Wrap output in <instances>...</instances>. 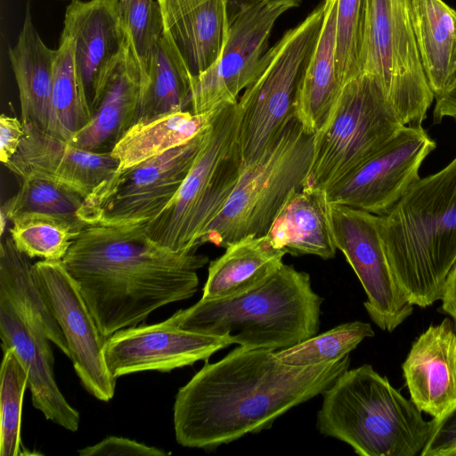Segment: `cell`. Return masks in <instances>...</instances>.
I'll use <instances>...</instances> for the list:
<instances>
[{"label":"cell","instance_id":"obj_24","mask_svg":"<svg viewBox=\"0 0 456 456\" xmlns=\"http://www.w3.org/2000/svg\"><path fill=\"white\" fill-rule=\"evenodd\" d=\"M56 55L57 50L50 49L41 39L28 10L9 58L19 90L21 121L45 131L51 112Z\"/></svg>","mask_w":456,"mask_h":456},{"label":"cell","instance_id":"obj_3","mask_svg":"<svg viewBox=\"0 0 456 456\" xmlns=\"http://www.w3.org/2000/svg\"><path fill=\"white\" fill-rule=\"evenodd\" d=\"M379 228L394 278L409 302L439 300L456 261V157L419 178L386 214Z\"/></svg>","mask_w":456,"mask_h":456},{"label":"cell","instance_id":"obj_29","mask_svg":"<svg viewBox=\"0 0 456 456\" xmlns=\"http://www.w3.org/2000/svg\"><path fill=\"white\" fill-rule=\"evenodd\" d=\"M212 113L183 110L134 123L110 151L118 161L116 173L188 142L208 126Z\"/></svg>","mask_w":456,"mask_h":456},{"label":"cell","instance_id":"obj_20","mask_svg":"<svg viewBox=\"0 0 456 456\" xmlns=\"http://www.w3.org/2000/svg\"><path fill=\"white\" fill-rule=\"evenodd\" d=\"M411 401L433 418L456 403V331L451 318L430 325L402 364Z\"/></svg>","mask_w":456,"mask_h":456},{"label":"cell","instance_id":"obj_25","mask_svg":"<svg viewBox=\"0 0 456 456\" xmlns=\"http://www.w3.org/2000/svg\"><path fill=\"white\" fill-rule=\"evenodd\" d=\"M337 5L338 0H329L319 40L295 105V117L307 132L314 134L328 120L343 88L335 61Z\"/></svg>","mask_w":456,"mask_h":456},{"label":"cell","instance_id":"obj_7","mask_svg":"<svg viewBox=\"0 0 456 456\" xmlns=\"http://www.w3.org/2000/svg\"><path fill=\"white\" fill-rule=\"evenodd\" d=\"M314 134L292 117L273 146L244 167L224 208L203 232L199 245L226 248L248 236H264L295 190L307 175Z\"/></svg>","mask_w":456,"mask_h":456},{"label":"cell","instance_id":"obj_32","mask_svg":"<svg viewBox=\"0 0 456 456\" xmlns=\"http://www.w3.org/2000/svg\"><path fill=\"white\" fill-rule=\"evenodd\" d=\"M20 181L15 195L2 206V220L30 212L63 217L80 228L84 222L85 199L75 191L48 177L29 174Z\"/></svg>","mask_w":456,"mask_h":456},{"label":"cell","instance_id":"obj_28","mask_svg":"<svg viewBox=\"0 0 456 456\" xmlns=\"http://www.w3.org/2000/svg\"><path fill=\"white\" fill-rule=\"evenodd\" d=\"M192 77L179 52L162 32L150 55L134 123L190 110Z\"/></svg>","mask_w":456,"mask_h":456},{"label":"cell","instance_id":"obj_45","mask_svg":"<svg viewBox=\"0 0 456 456\" xmlns=\"http://www.w3.org/2000/svg\"><path fill=\"white\" fill-rule=\"evenodd\" d=\"M124 1H125V0H119V2H120V4H122V3L124 2Z\"/></svg>","mask_w":456,"mask_h":456},{"label":"cell","instance_id":"obj_34","mask_svg":"<svg viewBox=\"0 0 456 456\" xmlns=\"http://www.w3.org/2000/svg\"><path fill=\"white\" fill-rule=\"evenodd\" d=\"M375 335L370 324L354 321L316 334L289 348L276 351L283 362L296 366L326 363L342 359L367 338Z\"/></svg>","mask_w":456,"mask_h":456},{"label":"cell","instance_id":"obj_11","mask_svg":"<svg viewBox=\"0 0 456 456\" xmlns=\"http://www.w3.org/2000/svg\"><path fill=\"white\" fill-rule=\"evenodd\" d=\"M207 128L184 144L116 173L85 200L83 218L86 226L125 225L156 217L189 173Z\"/></svg>","mask_w":456,"mask_h":456},{"label":"cell","instance_id":"obj_2","mask_svg":"<svg viewBox=\"0 0 456 456\" xmlns=\"http://www.w3.org/2000/svg\"><path fill=\"white\" fill-rule=\"evenodd\" d=\"M145 224L88 225L61 260L106 338L191 297L197 272L208 262L197 249L178 251L155 241Z\"/></svg>","mask_w":456,"mask_h":456},{"label":"cell","instance_id":"obj_5","mask_svg":"<svg viewBox=\"0 0 456 456\" xmlns=\"http://www.w3.org/2000/svg\"><path fill=\"white\" fill-rule=\"evenodd\" d=\"M316 428L361 456H415L431 420L370 364L343 371L322 394Z\"/></svg>","mask_w":456,"mask_h":456},{"label":"cell","instance_id":"obj_27","mask_svg":"<svg viewBox=\"0 0 456 456\" xmlns=\"http://www.w3.org/2000/svg\"><path fill=\"white\" fill-rule=\"evenodd\" d=\"M412 12L419 59L436 98L456 74V11L443 0H413Z\"/></svg>","mask_w":456,"mask_h":456},{"label":"cell","instance_id":"obj_1","mask_svg":"<svg viewBox=\"0 0 456 456\" xmlns=\"http://www.w3.org/2000/svg\"><path fill=\"white\" fill-rule=\"evenodd\" d=\"M349 365V355L290 365L275 351L239 346L218 362H207L179 388L174 403L176 442L208 450L268 429L290 409L322 395Z\"/></svg>","mask_w":456,"mask_h":456},{"label":"cell","instance_id":"obj_15","mask_svg":"<svg viewBox=\"0 0 456 456\" xmlns=\"http://www.w3.org/2000/svg\"><path fill=\"white\" fill-rule=\"evenodd\" d=\"M36 270L54 317L65 337L75 371L82 385L96 399L109 402L116 379L104 355L107 338L98 329L77 284L62 261L40 260Z\"/></svg>","mask_w":456,"mask_h":456},{"label":"cell","instance_id":"obj_9","mask_svg":"<svg viewBox=\"0 0 456 456\" xmlns=\"http://www.w3.org/2000/svg\"><path fill=\"white\" fill-rule=\"evenodd\" d=\"M377 81L362 74L348 81L324 126L314 134L302 188L326 191L356 168L403 126Z\"/></svg>","mask_w":456,"mask_h":456},{"label":"cell","instance_id":"obj_41","mask_svg":"<svg viewBox=\"0 0 456 456\" xmlns=\"http://www.w3.org/2000/svg\"><path fill=\"white\" fill-rule=\"evenodd\" d=\"M435 99L434 122L439 123L447 117L456 119V74L444 91Z\"/></svg>","mask_w":456,"mask_h":456},{"label":"cell","instance_id":"obj_12","mask_svg":"<svg viewBox=\"0 0 456 456\" xmlns=\"http://www.w3.org/2000/svg\"><path fill=\"white\" fill-rule=\"evenodd\" d=\"M287 10L262 0L236 7L229 17V37L220 58L192 77L190 111L207 114L238 102L260 72L273 27Z\"/></svg>","mask_w":456,"mask_h":456},{"label":"cell","instance_id":"obj_35","mask_svg":"<svg viewBox=\"0 0 456 456\" xmlns=\"http://www.w3.org/2000/svg\"><path fill=\"white\" fill-rule=\"evenodd\" d=\"M0 392V455L20 456L22 402L28 387V373L14 350L3 349Z\"/></svg>","mask_w":456,"mask_h":456},{"label":"cell","instance_id":"obj_10","mask_svg":"<svg viewBox=\"0 0 456 456\" xmlns=\"http://www.w3.org/2000/svg\"><path fill=\"white\" fill-rule=\"evenodd\" d=\"M413 0H366L362 74L372 77L404 126L421 125L435 95L417 47Z\"/></svg>","mask_w":456,"mask_h":456},{"label":"cell","instance_id":"obj_37","mask_svg":"<svg viewBox=\"0 0 456 456\" xmlns=\"http://www.w3.org/2000/svg\"><path fill=\"white\" fill-rule=\"evenodd\" d=\"M120 5L142 82L146 77L150 55L163 32L160 7L154 0H125Z\"/></svg>","mask_w":456,"mask_h":456},{"label":"cell","instance_id":"obj_6","mask_svg":"<svg viewBox=\"0 0 456 456\" xmlns=\"http://www.w3.org/2000/svg\"><path fill=\"white\" fill-rule=\"evenodd\" d=\"M213 111L194 162L169 204L145 230L174 250L198 249L206 228L224 208L244 167L238 103Z\"/></svg>","mask_w":456,"mask_h":456},{"label":"cell","instance_id":"obj_26","mask_svg":"<svg viewBox=\"0 0 456 456\" xmlns=\"http://www.w3.org/2000/svg\"><path fill=\"white\" fill-rule=\"evenodd\" d=\"M285 255L265 235L229 244L221 256L210 262L201 298L230 297L252 288L283 265Z\"/></svg>","mask_w":456,"mask_h":456},{"label":"cell","instance_id":"obj_4","mask_svg":"<svg viewBox=\"0 0 456 456\" xmlns=\"http://www.w3.org/2000/svg\"><path fill=\"white\" fill-rule=\"evenodd\" d=\"M322 301L307 273L283 264L245 291L200 298L167 320L186 330L227 338L240 346L276 352L317 334Z\"/></svg>","mask_w":456,"mask_h":456},{"label":"cell","instance_id":"obj_23","mask_svg":"<svg viewBox=\"0 0 456 456\" xmlns=\"http://www.w3.org/2000/svg\"><path fill=\"white\" fill-rule=\"evenodd\" d=\"M265 236L272 245L292 256L333 258L334 240L326 191H293L275 216Z\"/></svg>","mask_w":456,"mask_h":456},{"label":"cell","instance_id":"obj_43","mask_svg":"<svg viewBox=\"0 0 456 456\" xmlns=\"http://www.w3.org/2000/svg\"><path fill=\"white\" fill-rule=\"evenodd\" d=\"M254 1V0H250ZM268 4H274V5H283L288 7L289 9L297 7L300 4L302 0H262Z\"/></svg>","mask_w":456,"mask_h":456},{"label":"cell","instance_id":"obj_33","mask_svg":"<svg viewBox=\"0 0 456 456\" xmlns=\"http://www.w3.org/2000/svg\"><path fill=\"white\" fill-rule=\"evenodd\" d=\"M9 229L16 248L30 258L61 261L83 230L60 216L30 212L15 216Z\"/></svg>","mask_w":456,"mask_h":456},{"label":"cell","instance_id":"obj_30","mask_svg":"<svg viewBox=\"0 0 456 456\" xmlns=\"http://www.w3.org/2000/svg\"><path fill=\"white\" fill-rule=\"evenodd\" d=\"M19 250L11 236L0 246V296H4L38 321L52 343L69 357L65 337L41 286L35 264Z\"/></svg>","mask_w":456,"mask_h":456},{"label":"cell","instance_id":"obj_8","mask_svg":"<svg viewBox=\"0 0 456 456\" xmlns=\"http://www.w3.org/2000/svg\"><path fill=\"white\" fill-rule=\"evenodd\" d=\"M329 0L288 30L262 60L260 72L238 99L244 167L258 160L294 116L297 94L323 25Z\"/></svg>","mask_w":456,"mask_h":456},{"label":"cell","instance_id":"obj_18","mask_svg":"<svg viewBox=\"0 0 456 456\" xmlns=\"http://www.w3.org/2000/svg\"><path fill=\"white\" fill-rule=\"evenodd\" d=\"M0 338L2 348H12L28 373L33 406L47 420L77 431L79 412L67 402L55 381L51 341L43 326L4 296H0Z\"/></svg>","mask_w":456,"mask_h":456},{"label":"cell","instance_id":"obj_21","mask_svg":"<svg viewBox=\"0 0 456 456\" xmlns=\"http://www.w3.org/2000/svg\"><path fill=\"white\" fill-rule=\"evenodd\" d=\"M163 32L190 72L199 76L222 55L229 37V0H157Z\"/></svg>","mask_w":456,"mask_h":456},{"label":"cell","instance_id":"obj_44","mask_svg":"<svg viewBox=\"0 0 456 456\" xmlns=\"http://www.w3.org/2000/svg\"><path fill=\"white\" fill-rule=\"evenodd\" d=\"M239 0H229V6L232 5V4H237ZM250 0H247L246 3L249 2Z\"/></svg>","mask_w":456,"mask_h":456},{"label":"cell","instance_id":"obj_17","mask_svg":"<svg viewBox=\"0 0 456 456\" xmlns=\"http://www.w3.org/2000/svg\"><path fill=\"white\" fill-rule=\"evenodd\" d=\"M61 33L75 42V66L92 113L129 42L119 0H73Z\"/></svg>","mask_w":456,"mask_h":456},{"label":"cell","instance_id":"obj_36","mask_svg":"<svg viewBox=\"0 0 456 456\" xmlns=\"http://www.w3.org/2000/svg\"><path fill=\"white\" fill-rule=\"evenodd\" d=\"M366 0H338L336 69L344 86L362 75Z\"/></svg>","mask_w":456,"mask_h":456},{"label":"cell","instance_id":"obj_13","mask_svg":"<svg viewBox=\"0 0 456 456\" xmlns=\"http://www.w3.org/2000/svg\"><path fill=\"white\" fill-rule=\"evenodd\" d=\"M335 244L360 281L363 302L371 321L382 330L392 332L413 313L399 289L382 241L379 216L330 203Z\"/></svg>","mask_w":456,"mask_h":456},{"label":"cell","instance_id":"obj_14","mask_svg":"<svg viewBox=\"0 0 456 456\" xmlns=\"http://www.w3.org/2000/svg\"><path fill=\"white\" fill-rule=\"evenodd\" d=\"M436 142L421 125L403 126L356 168L326 190L331 204L386 214L420 177L419 171Z\"/></svg>","mask_w":456,"mask_h":456},{"label":"cell","instance_id":"obj_42","mask_svg":"<svg viewBox=\"0 0 456 456\" xmlns=\"http://www.w3.org/2000/svg\"><path fill=\"white\" fill-rule=\"evenodd\" d=\"M440 300V311L449 315L456 331V261L446 277Z\"/></svg>","mask_w":456,"mask_h":456},{"label":"cell","instance_id":"obj_31","mask_svg":"<svg viewBox=\"0 0 456 456\" xmlns=\"http://www.w3.org/2000/svg\"><path fill=\"white\" fill-rule=\"evenodd\" d=\"M75 42L61 33L53 65L51 112L47 132L69 140L92 118L90 107L77 73Z\"/></svg>","mask_w":456,"mask_h":456},{"label":"cell","instance_id":"obj_19","mask_svg":"<svg viewBox=\"0 0 456 456\" xmlns=\"http://www.w3.org/2000/svg\"><path fill=\"white\" fill-rule=\"evenodd\" d=\"M24 128L18 151L4 164L19 180L29 174L43 175L69 187L86 200L118 168V161L110 153L76 147L32 125H24Z\"/></svg>","mask_w":456,"mask_h":456},{"label":"cell","instance_id":"obj_38","mask_svg":"<svg viewBox=\"0 0 456 456\" xmlns=\"http://www.w3.org/2000/svg\"><path fill=\"white\" fill-rule=\"evenodd\" d=\"M420 456H456V403L431 420L428 439Z\"/></svg>","mask_w":456,"mask_h":456},{"label":"cell","instance_id":"obj_22","mask_svg":"<svg viewBox=\"0 0 456 456\" xmlns=\"http://www.w3.org/2000/svg\"><path fill=\"white\" fill-rule=\"evenodd\" d=\"M141 86L142 73L128 42L105 80L91 119L67 142L89 151L110 153L135 122Z\"/></svg>","mask_w":456,"mask_h":456},{"label":"cell","instance_id":"obj_40","mask_svg":"<svg viewBox=\"0 0 456 456\" xmlns=\"http://www.w3.org/2000/svg\"><path fill=\"white\" fill-rule=\"evenodd\" d=\"M25 128L21 120L2 114L0 117V160L8 163L19 150Z\"/></svg>","mask_w":456,"mask_h":456},{"label":"cell","instance_id":"obj_16","mask_svg":"<svg viewBox=\"0 0 456 456\" xmlns=\"http://www.w3.org/2000/svg\"><path fill=\"white\" fill-rule=\"evenodd\" d=\"M232 345L229 338L181 329L167 320L122 329L107 338L105 361L116 379L141 371H171L206 361Z\"/></svg>","mask_w":456,"mask_h":456},{"label":"cell","instance_id":"obj_39","mask_svg":"<svg viewBox=\"0 0 456 456\" xmlns=\"http://www.w3.org/2000/svg\"><path fill=\"white\" fill-rule=\"evenodd\" d=\"M80 456H167L169 453L126 437L109 436L94 445L79 450Z\"/></svg>","mask_w":456,"mask_h":456}]
</instances>
